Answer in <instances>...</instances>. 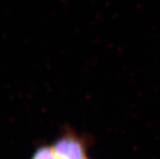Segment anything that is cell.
I'll use <instances>...</instances> for the list:
<instances>
[{
    "mask_svg": "<svg viewBox=\"0 0 160 159\" xmlns=\"http://www.w3.org/2000/svg\"><path fill=\"white\" fill-rule=\"evenodd\" d=\"M52 149L57 159H88L87 141L70 132L58 138Z\"/></svg>",
    "mask_w": 160,
    "mask_h": 159,
    "instance_id": "obj_1",
    "label": "cell"
},
{
    "mask_svg": "<svg viewBox=\"0 0 160 159\" xmlns=\"http://www.w3.org/2000/svg\"><path fill=\"white\" fill-rule=\"evenodd\" d=\"M31 159H57L52 146L43 145L37 149Z\"/></svg>",
    "mask_w": 160,
    "mask_h": 159,
    "instance_id": "obj_2",
    "label": "cell"
}]
</instances>
